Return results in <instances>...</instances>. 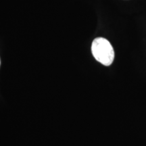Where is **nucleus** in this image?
<instances>
[{"mask_svg":"<svg viewBox=\"0 0 146 146\" xmlns=\"http://www.w3.org/2000/svg\"><path fill=\"white\" fill-rule=\"evenodd\" d=\"M91 52L97 61L104 66L111 65L114 59V51L110 43L103 37L96 38L91 45Z\"/></svg>","mask_w":146,"mask_h":146,"instance_id":"obj_1","label":"nucleus"},{"mask_svg":"<svg viewBox=\"0 0 146 146\" xmlns=\"http://www.w3.org/2000/svg\"><path fill=\"white\" fill-rule=\"evenodd\" d=\"M0 63H1V62H0Z\"/></svg>","mask_w":146,"mask_h":146,"instance_id":"obj_2","label":"nucleus"}]
</instances>
